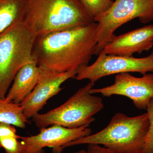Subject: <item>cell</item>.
<instances>
[{"label": "cell", "mask_w": 153, "mask_h": 153, "mask_svg": "<svg viewBox=\"0 0 153 153\" xmlns=\"http://www.w3.org/2000/svg\"><path fill=\"white\" fill-rule=\"evenodd\" d=\"M98 25H89L36 37L32 58L40 69L57 73L77 70L95 55Z\"/></svg>", "instance_id": "obj_1"}, {"label": "cell", "mask_w": 153, "mask_h": 153, "mask_svg": "<svg viewBox=\"0 0 153 153\" xmlns=\"http://www.w3.org/2000/svg\"><path fill=\"white\" fill-rule=\"evenodd\" d=\"M24 22L37 37L94 22L80 0H27Z\"/></svg>", "instance_id": "obj_2"}, {"label": "cell", "mask_w": 153, "mask_h": 153, "mask_svg": "<svg viewBox=\"0 0 153 153\" xmlns=\"http://www.w3.org/2000/svg\"><path fill=\"white\" fill-rule=\"evenodd\" d=\"M149 126L146 112L133 117L116 113L105 128L72 141L63 149L76 145H101L117 153H142Z\"/></svg>", "instance_id": "obj_3"}, {"label": "cell", "mask_w": 153, "mask_h": 153, "mask_svg": "<svg viewBox=\"0 0 153 153\" xmlns=\"http://www.w3.org/2000/svg\"><path fill=\"white\" fill-rule=\"evenodd\" d=\"M94 85L90 81L63 104L45 113L37 114L32 120L40 130L53 125L69 128L89 127L95 120L94 116L104 107L102 99L90 93Z\"/></svg>", "instance_id": "obj_4"}, {"label": "cell", "mask_w": 153, "mask_h": 153, "mask_svg": "<svg viewBox=\"0 0 153 153\" xmlns=\"http://www.w3.org/2000/svg\"><path fill=\"white\" fill-rule=\"evenodd\" d=\"M36 37L24 22L0 33V98H5L17 72L32 59Z\"/></svg>", "instance_id": "obj_5"}, {"label": "cell", "mask_w": 153, "mask_h": 153, "mask_svg": "<svg viewBox=\"0 0 153 153\" xmlns=\"http://www.w3.org/2000/svg\"><path fill=\"white\" fill-rule=\"evenodd\" d=\"M138 18L143 24L153 20V0H115L109 8L94 19L97 23L95 55H98L122 25Z\"/></svg>", "instance_id": "obj_6"}, {"label": "cell", "mask_w": 153, "mask_h": 153, "mask_svg": "<svg viewBox=\"0 0 153 153\" xmlns=\"http://www.w3.org/2000/svg\"><path fill=\"white\" fill-rule=\"evenodd\" d=\"M149 72H153V51L147 57L137 58L108 55L102 51L93 64L77 69L75 79H87L95 82L104 76L112 74L138 72L144 75Z\"/></svg>", "instance_id": "obj_7"}, {"label": "cell", "mask_w": 153, "mask_h": 153, "mask_svg": "<svg viewBox=\"0 0 153 153\" xmlns=\"http://www.w3.org/2000/svg\"><path fill=\"white\" fill-rule=\"evenodd\" d=\"M91 94H100L109 97L117 95L131 100L137 109L146 110L149 102L153 98V74L147 73L136 77L129 73L117 74L112 85L99 88H92Z\"/></svg>", "instance_id": "obj_8"}, {"label": "cell", "mask_w": 153, "mask_h": 153, "mask_svg": "<svg viewBox=\"0 0 153 153\" xmlns=\"http://www.w3.org/2000/svg\"><path fill=\"white\" fill-rule=\"evenodd\" d=\"M92 132L88 127L69 128L53 125L40 130L36 135L22 137V153H44L43 149L52 148L54 153H61L65 145L82 137L90 135Z\"/></svg>", "instance_id": "obj_9"}, {"label": "cell", "mask_w": 153, "mask_h": 153, "mask_svg": "<svg viewBox=\"0 0 153 153\" xmlns=\"http://www.w3.org/2000/svg\"><path fill=\"white\" fill-rule=\"evenodd\" d=\"M40 69L39 79L36 87L20 104L28 119L39 113L49 99L62 90V84L68 79L75 78L77 74L76 70L57 73Z\"/></svg>", "instance_id": "obj_10"}, {"label": "cell", "mask_w": 153, "mask_h": 153, "mask_svg": "<svg viewBox=\"0 0 153 153\" xmlns=\"http://www.w3.org/2000/svg\"><path fill=\"white\" fill-rule=\"evenodd\" d=\"M153 47V25H149L115 35L102 51L108 55L130 57L135 53L148 51Z\"/></svg>", "instance_id": "obj_11"}, {"label": "cell", "mask_w": 153, "mask_h": 153, "mask_svg": "<svg viewBox=\"0 0 153 153\" xmlns=\"http://www.w3.org/2000/svg\"><path fill=\"white\" fill-rule=\"evenodd\" d=\"M40 73V68L32 58L17 72L5 99L16 104H21L36 87Z\"/></svg>", "instance_id": "obj_12"}, {"label": "cell", "mask_w": 153, "mask_h": 153, "mask_svg": "<svg viewBox=\"0 0 153 153\" xmlns=\"http://www.w3.org/2000/svg\"><path fill=\"white\" fill-rule=\"evenodd\" d=\"M27 0H0V33L24 22Z\"/></svg>", "instance_id": "obj_13"}, {"label": "cell", "mask_w": 153, "mask_h": 153, "mask_svg": "<svg viewBox=\"0 0 153 153\" xmlns=\"http://www.w3.org/2000/svg\"><path fill=\"white\" fill-rule=\"evenodd\" d=\"M20 104L0 98V123L24 128L29 123Z\"/></svg>", "instance_id": "obj_14"}, {"label": "cell", "mask_w": 153, "mask_h": 153, "mask_svg": "<svg viewBox=\"0 0 153 153\" xmlns=\"http://www.w3.org/2000/svg\"><path fill=\"white\" fill-rule=\"evenodd\" d=\"M89 15L93 18L99 16L112 5V0H80Z\"/></svg>", "instance_id": "obj_15"}, {"label": "cell", "mask_w": 153, "mask_h": 153, "mask_svg": "<svg viewBox=\"0 0 153 153\" xmlns=\"http://www.w3.org/2000/svg\"><path fill=\"white\" fill-rule=\"evenodd\" d=\"M146 110L149 126L145 138L142 153H153V98L149 102Z\"/></svg>", "instance_id": "obj_16"}, {"label": "cell", "mask_w": 153, "mask_h": 153, "mask_svg": "<svg viewBox=\"0 0 153 153\" xmlns=\"http://www.w3.org/2000/svg\"><path fill=\"white\" fill-rule=\"evenodd\" d=\"M13 137H0V148H2L6 153H22L21 141Z\"/></svg>", "instance_id": "obj_17"}, {"label": "cell", "mask_w": 153, "mask_h": 153, "mask_svg": "<svg viewBox=\"0 0 153 153\" xmlns=\"http://www.w3.org/2000/svg\"><path fill=\"white\" fill-rule=\"evenodd\" d=\"M13 137L21 139L22 137L17 134L15 126L10 124L0 123V137Z\"/></svg>", "instance_id": "obj_18"}, {"label": "cell", "mask_w": 153, "mask_h": 153, "mask_svg": "<svg viewBox=\"0 0 153 153\" xmlns=\"http://www.w3.org/2000/svg\"><path fill=\"white\" fill-rule=\"evenodd\" d=\"M87 151L88 153H119L104 146L101 147L99 145L94 144H88Z\"/></svg>", "instance_id": "obj_19"}, {"label": "cell", "mask_w": 153, "mask_h": 153, "mask_svg": "<svg viewBox=\"0 0 153 153\" xmlns=\"http://www.w3.org/2000/svg\"><path fill=\"white\" fill-rule=\"evenodd\" d=\"M74 153H88L87 151L84 150H80L77 151Z\"/></svg>", "instance_id": "obj_20"}]
</instances>
